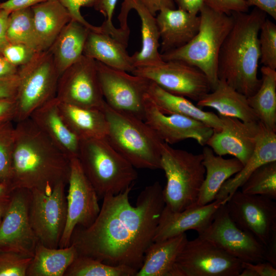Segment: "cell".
<instances>
[{"mask_svg":"<svg viewBox=\"0 0 276 276\" xmlns=\"http://www.w3.org/2000/svg\"><path fill=\"white\" fill-rule=\"evenodd\" d=\"M202 154L205 175L198 194L197 205H206L215 200L223 183L243 167L236 158H224L216 154L209 146H204Z\"/></svg>","mask_w":276,"mask_h":276,"instance_id":"26","label":"cell"},{"mask_svg":"<svg viewBox=\"0 0 276 276\" xmlns=\"http://www.w3.org/2000/svg\"><path fill=\"white\" fill-rule=\"evenodd\" d=\"M175 276H239L242 261L198 236L187 241L178 255Z\"/></svg>","mask_w":276,"mask_h":276,"instance_id":"9","label":"cell"},{"mask_svg":"<svg viewBox=\"0 0 276 276\" xmlns=\"http://www.w3.org/2000/svg\"><path fill=\"white\" fill-rule=\"evenodd\" d=\"M265 260L276 267V233L265 247Z\"/></svg>","mask_w":276,"mask_h":276,"instance_id":"55","label":"cell"},{"mask_svg":"<svg viewBox=\"0 0 276 276\" xmlns=\"http://www.w3.org/2000/svg\"><path fill=\"white\" fill-rule=\"evenodd\" d=\"M242 267L239 276L276 275V267L267 261L257 263L242 262Z\"/></svg>","mask_w":276,"mask_h":276,"instance_id":"45","label":"cell"},{"mask_svg":"<svg viewBox=\"0 0 276 276\" xmlns=\"http://www.w3.org/2000/svg\"><path fill=\"white\" fill-rule=\"evenodd\" d=\"M241 192L276 200V161L258 167L242 186Z\"/></svg>","mask_w":276,"mask_h":276,"instance_id":"37","label":"cell"},{"mask_svg":"<svg viewBox=\"0 0 276 276\" xmlns=\"http://www.w3.org/2000/svg\"><path fill=\"white\" fill-rule=\"evenodd\" d=\"M68 11L72 19L76 20L90 30L102 32L100 27H96L87 21L82 15L80 10L82 7H91L94 5L95 0H58Z\"/></svg>","mask_w":276,"mask_h":276,"instance_id":"43","label":"cell"},{"mask_svg":"<svg viewBox=\"0 0 276 276\" xmlns=\"http://www.w3.org/2000/svg\"><path fill=\"white\" fill-rule=\"evenodd\" d=\"M274 161H276V131L261 123V130L253 153L241 170L223 183L215 199H229L258 167Z\"/></svg>","mask_w":276,"mask_h":276,"instance_id":"24","label":"cell"},{"mask_svg":"<svg viewBox=\"0 0 276 276\" xmlns=\"http://www.w3.org/2000/svg\"><path fill=\"white\" fill-rule=\"evenodd\" d=\"M228 214L242 230L251 234L264 247L276 233V202L259 195L237 190L226 203Z\"/></svg>","mask_w":276,"mask_h":276,"instance_id":"13","label":"cell"},{"mask_svg":"<svg viewBox=\"0 0 276 276\" xmlns=\"http://www.w3.org/2000/svg\"><path fill=\"white\" fill-rule=\"evenodd\" d=\"M155 17L160 40V54L188 43L197 34L200 26L199 15L179 8H163Z\"/></svg>","mask_w":276,"mask_h":276,"instance_id":"21","label":"cell"},{"mask_svg":"<svg viewBox=\"0 0 276 276\" xmlns=\"http://www.w3.org/2000/svg\"><path fill=\"white\" fill-rule=\"evenodd\" d=\"M260 86L252 96L247 97L248 104L259 121L276 131V71L262 66Z\"/></svg>","mask_w":276,"mask_h":276,"instance_id":"34","label":"cell"},{"mask_svg":"<svg viewBox=\"0 0 276 276\" xmlns=\"http://www.w3.org/2000/svg\"><path fill=\"white\" fill-rule=\"evenodd\" d=\"M178 8L185 10L192 14L197 15L202 6L204 0H173Z\"/></svg>","mask_w":276,"mask_h":276,"instance_id":"51","label":"cell"},{"mask_svg":"<svg viewBox=\"0 0 276 276\" xmlns=\"http://www.w3.org/2000/svg\"><path fill=\"white\" fill-rule=\"evenodd\" d=\"M66 185L58 184L50 194L30 190V222L38 242L48 247H59L64 231L67 217Z\"/></svg>","mask_w":276,"mask_h":276,"instance_id":"11","label":"cell"},{"mask_svg":"<svg viewBox=\"0 0 276 276\" xmlns=\"http://www.w3.org/2000/svg\"><path fill=\"white\" fill-rule=\"evenodd\" d=\"M234 24L221 47L218 77L249 97L259 88V34L266 14L254 7L250 12H232Z\"/></svg>","mask_w":276,"mask_h":276,"instance_id":"3","label":"cell"},{"mask_svg":"<svg viewBox=\"0 0 276 276\" xmlns=\"http://www.w3.org/2000/svg\"><path fill=\"white\" fill-rule=\"evenodd\" d=\"M197 106L201 108H212L219 115L235 118L243 122L259 121L248 104L247 97L221 80L213 90L197 102Z\"/></svg>","mask_w":276,"mask_h":276,"instance_id":"27","label":"cell"},{"mask_svg":"<svg viewBox=\"0 0 276 276\" xmlns=\"http://www.w3.org/2000/svg\"><path fill=\"white\" fill-rule=\"evenodd\" d=\"M118 0H95L93 7L102 13L105 20L100 26L102 32L108 34L121 40H127L129 31L121 28H116L112 24V19L116 4Z\"/></svg>","mask_w":276,"mask_h":276,"instance_id":"41","label":"cell"},{"mask_svg":"<svg viewBox=\"0 0 276 276\" xmlns=\"http://www.w3.org/2000/svg\"><path fill=\"white\" fill-rule=\"evenodd\" d=\"M104 112L108 125L106 139L135 168L161 169L163 142L143 120L117 111L105 102Z\"/></svg>","mask_w":276,"mask_h":276,"instance_id":"5","label":"cell"},{"mask_svg":"<svg viewBox=\"0 0 276 276\" xmlns=\"http://www.w3.org/2000/svg\"><path fill=\"white\" fill-rule=\"evenodd\" d=\"M147 93L164 113L178 114L198 120L212 128L214 131H219L222 127L219 116L203 110L187 98L168 92L151 81Z\"/></svg>","mask_w":276,"mask_h":276,"instance_id":"30","label":"cell"},{"mask_svg":"<svg viewBox=\"0 0 276 276\" xmlns=\"http://www.w3.org/2000/svg\"><path fill=\"white\" fill-rule=\"evenodd\" d=\"M56 98L60 102L103 110L105 101L96 61L83 55L66 69L59 77Z\"/></svg>","mask_w":276,"mask_h":276,"instance_id":"15","label":"cell"},{"mask_svg":"<svg viewBox=\"0 0 276 276\" xmlns=\"http://www.w3.org/2000/svg\"><path fill=\"white\" fill-rule=\"evenodd\" d=\"M18 84V74L0 78V99L15 98Z\"/></svg>","mask_w":276,"mask_h":276,"instance_id":"46","label":"cell"},{"mask_svg":"<svg viewBox=\"0 0 276 276\" xmlns=\"http://www.w3.org/2000/svg\"><path fill=\"white\" fill-rule=\"evenodd\" d=\"M96 61L99 82L106 103L117 111L144 121L145 99L150 81Z\"/></svg>","mask_w":276,"mask_h":276,"instance_id":"10","label":"cell"},{"mask_svg":"<svg viewBox=\"0 0 276 276\" xmlns=\"http://www.w3.org/2000/svg\"><path fill=\"white\" fill-rule=\"evenodd\" d=\"M16 112L15 98L0 99V125L14 121Z\"/></svg>","mask_w":276,"mask_h":276,"instance_id":"47","label":"cell"},{"mask_svg":"<svg viewBox=\"0 0 276 276\" xmlns=\"http://www.w3.org/2000/svg\"><path fill=\"white\" fill-rule=\"evenodd\" d=\"M211 9L228 15L232 12H248L249 6L245 0H204Z\"/></svg>","mask_w":276,"mask_h":276,"instance_id":"44","label":"cell"},{"mask_svg":"<svg viewBox=\"0 0 276 276\" xmlns=\"http://www.w3.org/2000/svg\"><path fill=\"white\" fill-rule=\"evenodd\" d=\"M36 52L25 44L9 43L3 49L2 54L12 64L18 67L30 61Z\"/></svg>","mask_w":276,"mask_h":276,"instance_id":"42","label":"cell"},{"mask_svg":"<svg viewBox=\"0 0 276 276\" xmlns=\"http://www.w3.org/2000/svg\"><path fill=\"white\" fill-rule=\"evenodd\" d=\"M14 139L15 126L12 124V121L1 124L0 182L6 183L11 186L12 160Z\"/></svg>","mask_w":276,"mask_h":276,"instance_id":"38","label":"cell"},{"mask_svg":"<svg viewBox=\"0 0 276 276\" xmlns=\"http://www.w3.org/2000/svg\"><path fill=\"white\" fill-rule=\"evenodd\" d=\"M154 16L164 8L175 9L173 0H139Z\"/></svg>","mask_w":276,"mask_h":276,"instance_id":"49","label":"cell"},{"mask_svg":"<svg viewBox=\"0 0 276 276\" xmlns=\"http://www.w3.org/2000/svg\"><path fill=\"white\" fill-rule=\"evenodd\" d=\"M134 9L141 21L142 47L131 56L134 68L158 64L163 60L159 51L160 36L156 17L139 0H124L119 19L126 23L127 15ZM135 69V68H134Z\"/></svg>","mask_w":276,"mask_h":276,"instance_id":"23","label":"cell"},{"mask_svg":"<svg viewBox=\"0 0 276 276\" xmlns=\"http://www.w3.org/2000/svg\"><path fill=\"white\" fill-rule=\"evenodd\" d=\"M77 158L99 198L123 192L137 178L135 168L105 137L81 140Z\"/></svg>","mask_w":276,"mask_h":276,"instance_id":"6","label":"cell"},{"mask_svg":"<svg viewBox=\"0 0 276 276\" xmlns=\"http://www.w3.org/2000/svg\"><path fill=\"white\" fill-rule=\"evenodd\" d=\"M133 186L103 198L99 213L87 227L76 226L70 244L77 255L112 266L139 270L153 238L165 206L163 188L158 181L146 187L135 206L129 201Z\"/></svg>","mask_w":276,"mask_h":276,"instance_id":"1","label":"cell"},{"mask_svg":"<svg viewBox=\"0 0 276 276\" xmlns=\"http://www.w3.org/2000/svg\"><path fill=\"white\" fill-rule=\"evenodd\" d=\"M260 62L263 66L276 70V25L266 18L259 34Z\"/></svg>","mask_w":276,"mask_h":276,"instance_id":"39","label":"cell"},{"mask_svg":"<svg viewBox=\"0 0 276 276\" xmlns=\"http://www.w3.org/2000/svg\"><path fill=\"white\" fill-rule=\"evenodd\" d=\"M46 0H8L0 3V9L10 12L32 6L42 3Z\"/></svg>","mask_w":276,"mask_h":276,"instance_id":"48","label":"cell"},{"mask_svg":"<svg viewBox=\"0 0 276 276\" xmlns=\"http://www.w3.org/2000/svg\"><path fill=\"white\" fill-rule=\"evenodd\" d=\"M35 31L43 50H48L71 16L58 0H46L31 7Z\"/></svg>","mask_w":276,"mask_h":276,"instance_id":"32","label":"cell"},{"mask_svg":"<svg viewBox=\"0 0 276 276\" xmlns=\"http://www.w3.org/2000/svg\"><path fill=\"white\" fill-rule=\"evenodd\" d=\"M137 270L124 265L112 266L77 255L63 276H136Z\"/></svg>","mask_w":276,"mask_h":276,"instance_id":"36","label":"cell"},{"mask_svg":"<svg viewBox=\"0 0 276 276\" xmlns=\"http://www.w3.org/2000/svg\"><path fill=\"white\" fill-rule=\"evenodd\" d=\"M90 30L82 24L71 19L48 49L60 76L83 55Z\"/></svg>","mask_w":276,"mask_h":276,"instance_id":"29","label":"cell"},{"mask_svg":"<svg viewBox=\"0 0 276 276\" xmlns=\"http://www.w3.org/2000/svg\"><path fill=\"white\" fill-rule=\"evenodd\" d=\"M188 241L186 234L153 242L136 276H175L176 259Z\"/></svg>","mask_w":276,"mask_h":276,"instance_id":"28","label":"cell"},{"mask_svg":"<svg viewBox=\"0 0 276 276\" xmlns=\"http://www.w3.org/2000/svg\"><path fill=\"white\" fill-rule=\"evenodd\" d=\"M13 190L10 185L0 182V206L7 209Z\"/></svg>","mask_w":276,"mask_h":276,"instance_id":"54","label":"cell"},{"mask_svg":"<svg viewBox=\"0 0 276 276\" xmlns=\"http://www.w3.org/2000/svg\"><path fill=\"white\" fill-rule=\"evenodd\" d=\"M127 43L108 34L90 30L83 55L112 68L131 73L135 68L126 50Z\"/></svg>","mask_w":276,"mask_h":276,"instance_id":"25","label":"cell"},{"mask_svg":"<svg viewBox=\"0 0 276 276\" xmlns=\"http://www.w3.org/2000/svg\"><path fill=\"white\" fill-rule=\"evenodd\" d=\"M19 84L15 97L16 123L56 97L60 74L49 50L37 52L27 63L18 67Z\"/></svg>","mask_w":276,"mask_h":276,"instance_id":"8","label":"cell"},{"mask_svg":"<svg viewBox=\"0 0 276 276\" xmlns=\"http://www.w3.org/2000/svg\"><path fill=\"white\" fill-rule=\"evenodd\" d=\"M131 74L147 79L168 92L197 102L211 91L210 83L200 70L179 61L137 67Z\"/></svg>","mask_w":276,"mask_h":276,"instance_id":"12","label":"cell"},{"mask_svg":"<svg viewBox=\"0 0 276 276\" xmlns=\"http://www.w3.org/2000/svg\"><path fill=\"white\" fill-rule=\"evenodd\" d=\"M6 209L0 206V225L2 222L3 218Z\"/></svg>","mask_w":276,"mask_h":276,"instance_id":"56","label":"cell"},{"mask_svg":"<svg viewBox=\"0 0 276 276\" xmlns=\"http://www.w3.org/2000/svg\"><path fill=\"white\" fill-rule=\"evenodd\" d=\"M67 184V217L59 244L60 248L69 246L75 227L90 226L100 210L99 197L77 157L70 159V173Z\"/></svg>","mask_w":276,"mask_h":276,"instance_id":"14","label":"cell"},{"mask_svg":"<svg viewBox=\"0 0 276 276\" xmlns=\"http://www.w3.org/2000/svg\"><path fill=\"white\" fill-rule=\"evenodd\" d=\"M249 7L254 6L276 19V0H245Z\"/></svg>","mask_w":276,"mask_h":276,"instance_id":"50","label":"cell"},{"mask_svg":"<svg viewBox=\"0 0 276 276\" xmlns=\"http://www.w3.org/2000/svg\"><path fill=\"white\" fill-rule=\"evenodd\" d=\"M144 111L145 123L169 145L191 139L204 146L214 132L212 128L198 120L178 114L164 113L148 94L145 99Z\"/></svg>","mask_w":276,"mask_h":276,"instance_id":"18","label":"cell"},{"mask_svg":"<svg viewBox=\"0 0 276 276\" xmlns=\"http://www.w3.org/2000/svg\"><path fill=\"white\" fill-rule=\"evenodd\" d=\"M30 190L14 189L0 225V251L33 257L38 240L29 216Z\"/></svg>","mask_w":276,"mask_h":276,"instance_id":"17","label":"cell"},{"mask_svg":"<svg viewBox=\"0 0 276 276\" xmlns=\"http://www.w3.org/2000/svg\"><path fill=\"white\" fill-rule=\"evenodd\" d=\"M70 159L30 119L16 123L11 185L14 189L50 194L61 182L68 183Z\"/></svg>","mask_w":276,"mask_h":276,"instance_id":"2","label":"cell"},{"mask_svg":"<svg viewBox=\"0 0 276 276\" xmlns=\"http://www.w3.org/2000/svg\"><path fill=\"white\" fill-rule=\"evenodd\" d=\"M6 37L9 43L25 44L35 52L44 51L35 31L31 7L15 10L10 13Z\"/></svg>","mask_w":276,"mask_h":276,"instance_id":"35","label":"cell"},{"mask_svg":"<svg viewBox=\"0 0 276 276\" xmlns=\"http://www.w3.org/2000/svg\"><path fill=\"white\" fill-rule=\"evenodd\" d=\"M199 13L200 26L195 36L185 45L161 54V57L163 61H179L197 67L206 76L212 90L219 81V52L233 27L234 17L205 4Z\"/></svg>","mask_w":276,"mask_h":276,"instance_id":"4","label":"cell"},{"mask_svg":"<svg viewBox=\"0 0 276 276\" xmlns=\"http://www.w3.org/2000/svg\"><path fill=\"white\" fill-rule=\"evenodd\" d=\"M222 127L214 131L206 142L217 155H231L244 165L253 153L261 130V122H246L219 115Z\"/></svg>","mask_w":276,"mask_h":276,"instance_id":"19","label":"cell"},{"mask_svg":"<svg viewBox=\"0 0 276 276\" xmlns=\"http://www.w3.org/2000/svg\"><path fill=\"white\" fill-rule=\"evenodd\" d=\"M58 106L64 122L80 140L106 137L108 125L103 110L59 101Z\"/></svg>","mask_w":276,"mask_h":276,"instance_id":"31","label":"cell"},{"mask_svg":"<svg viewBox=\"0 0 276 276\" xmlns=\"http://www.w3.org/2000/svg\"><path fill=\"white\" fill-rule=\"evenodd\" d=\"M55 97L34 110L30 119L70 159L78 157L80 139L68 128L60 114Z\"/></svg>","mask_w":276,"mask_h":276,"instance_id":"22","label":"cell"},{"mask_svg":"<svg viewBox=\"0 0 276 276\" xmlns=\"http://www.w3.org/2000/svg\"><path fill=\"white\" fill-rule=\"evenodd\" d=\"M228 198L215 199L204 205H195L179 212H174L165 206L162 213L153 242L165 240L195 230L198 234L212 223L219 207L226 203Z\"/></svg>","mask_w":276,"mask_h":276,"instance_id":"20","label":"cell"},{"mask_svg":"<svg viewBox=\"0 0 276 276\" xmlns=\"http://www.w3.org/2000/svg\"><path fill=\"white\" fill-rule=\"evenodd\" d=\"M10 13L8 11L0 9V54L9 43L6 37V29Z\"/></svg>","mask_w":276,"mask_h":276,"instance_id":"52","label":"cell"},{"mask_svg":"<svg viewBox=\"0 0 276 276\" xmlns=\"http://www.w3.org/2000/svg\"><path fill=\"white\" fill-rule=\"evenodd\" d=\"M77 256L75 246L50 248L38 242L26 276H63Z\"/></svg>","mask_w":276,"mask_h":276,"instance_id":"33","label":"cell"},{"mask_svg":"<svg viewBox=\"0 0 276 276\" xmlns=\"http://www.w3.org/2000/svg\"><path fill=\"white\" fill-rule=\"evenodd\" d=\"M198 236L213 242L242 262L266 261L264 246L236 225L228 214L226 203L219 207L212 223Z\"/></svg>","mask_w":276,"mask_h":276,"instance_id":"16","label":"cell"},{"mask_svg":"<svg viewBox=\"0 0 276 276\" xmlns=\"http://www.w3.org/2000/svg\"><path fill=\"white\" fill-rule=\"evenodd\" d=\"M201 154L174 148L163 142L161 144V169L166 177L163 190L165 206L179 212L196 205L205 175Z\"/></svg>","mask_w":276,"mask_h":276,"instance_id":"7","label":"cell"},{"mask_svg":"<svg viewBox=\"0 0 276 276\" xmlns=\"http://www.w3.org/2000/svg\"><path fill=\"white\" fill-rule=\"evenodd\" d=\"M32 258L15 252L0 251V276H26Z\"/></svg>","mask_w":276,"mask_h":276,"instance_id":"40","label":"cell"},{"mask_svg":"<svg viewBox=\"0 0 276 276\" xmlns=\"http://www.w3.org/2000/svg\"><path fill=\"white\" fill-rule=\"evenodd\" d=\"M18 67L9 62L0 54V78L8 77L17 74Z\"/></svg>","mask_w":276,"mask_h":276,"instance_id":"53","label":"cell"}]
</instances>
